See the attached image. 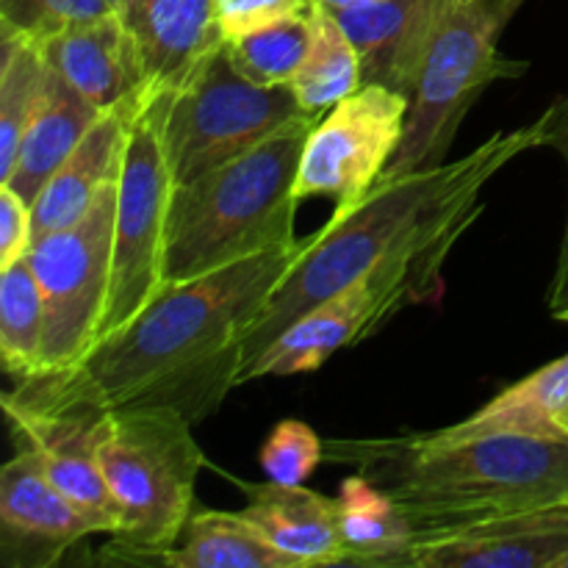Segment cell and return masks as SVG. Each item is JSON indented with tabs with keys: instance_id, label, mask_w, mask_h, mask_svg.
<instances>
[{
	"instance_id": "6da1fadb",
	"label": "cell",
	"mask_w": 568,
	"mask_h": 568,
	"mask_svg": "<svg viewBox=\"0 0 568 568\" xmlns=\"http://www.w3.org/2000/svg\"><path fill=\"white\" fill-rule=\"evenodd\" d=\"M305 239L170 283L125 327L100 338L64 372L17 381L14 394L98 414L172 408L192 425L209 419L244 369V338L297 261Z\"/></svg>"
},
{
	"instance_id": "7a4b0ae2",
	"label": "cell",
	"mask_w": 568,
	"mask_h": 568,
	"mask_svg": "<svg viewBox=\"0 0 568 568\" xmlns=\"http://www.w3.org/2000/svg\"><path fill=\"white\" fill-rule=\"evenodd\" d=\"M541 116L516 131H499L480 148L430 170L383 175L369 192L338 205L305 236L303 250L244 338V366L270 347L305 311L333 297L386 261H425L444 270L449 250L475 225L483 189L521 153L541 148Z\"/></svg>"
},
{
	"instance_id": "3957f363",
	"label": "cell",
	"mask_w": 568,
	"mask_h": 568,
	"mask_svg": "<svg viewBox=\"0 0 568 568\" xmlns=\"http://www.w3.org/2000/svg\"><path fill=\"white\" fill-rule=\"evenodd\" d=\"M325 458L353 466L422 530L568 505L566 438L460 433L331 438Z\"/></svg>"
},
{
	"instance_id": "277c9868",
	"label": "cell",
	"mask_w": 568,
	"mask_h": 568,
	"mask_svg": "<svg viewBox=\"0 0 568 568\" xmlns=\"http://www.w3.org/2000/svg\"><path fill=\"white\" fill-rule=\"evenodd\" d=\"M316 120L297 116L239 159L175 183L166 225V286L297 242L294 183Z\"/></svg>"
},
{
	"instance_id": "5b68a950",
	"label": "cell",
	"mask_w": 568,
	"mask_h": 568,
	"mask_svg": "<svg viewBox=\"0 0 568 568\" xmlns=\"http://www.w3.org/2000/svg\"><path fill=\"white\" fill-rule=\"evenodd\" d=\"M192 422L172 408H120L100 422L98 460L120 508L105 555L159 564L194 514V486L205 466Z\"/></svg>"
},
{
	"instance_id": "8992f818",
	"label": "cell",
	"mask_w": 568,
	"mask_h": 568,
	"mask_svg": "<svg viewBox=\"0 0 568 568\" xmlns=\"http://www.w3.org/2000/svg\"><path fill=\"white\" fill-rule=\"evenodd\" d=\"M527 0H466L433 39L410 98L405 136L388 175L430 170L447 161L458 128L494 81L519 78L530 61L499 53V37Z\"/></svg>"
},
{
	"instance_id": "52a82bcc",
	"label": "cell",
	"mask_w": 568,
	"mask_h": 568,
	"mask_svg": "<svg viewBox=\"0 0 568 568\" xmlns=\"http://www.w3.org/2000/svg\"><path fill=\"white\" fill-rule=\"evenodd\" d=\"M170 98L172 92L150 89L128 128L116 178L111 294L100 338L125 327L166 288V225L175 192L164 136Z\"/></svg>"
},
{
	"instance_id": "ba28073f",
	"label": "cell",
	"mask_w": 568,
	"mask_h": 568,
	"mask_svg": "<svg viewBox=\"0 0 568 568\" xmlns=\"http://www.w3.org/2000/svg\"><path fill=\"white\" fill-rule=\"evenodd\" d=\"M303 114L292 87L253 83L222 48L170 98L164 136L175 183L239 159Z\"/></svg>"
},
{
	"instance_id": "9c48e42d",
	"label": "cell",
	"mask_w": 568,
	"mask_h": 568,
	"mask_svg": "<svg viewBox=\"0 0 568 568\" xmlns=\"http://www.w3.org/2000/svg\"><path fill=\"white\" fill-rule=\"evenodd\" d=\"M116 181L78 222L31 242L44 303V375L81 364L103 331L114 266Z\"/></svg>"
},
{
	"instance_id": "30bf717a",
	"label": "cell",
	"mask_w": 568,
	"mask_h": 568,
	"mask_svg": "<svg viewBox=\"0 0 568 568\" xmlns=\"http://www.w3.org/2000/svg\"><path fill=\"white\" fill-rule=\"evenodd\" d=\"M442 288V270L425 261H386L333 297L322 300L288 325L275 342L261 349L242 369L239 386L261 377H292L314 372L327 358L349 344L386 325L399 308L422 303L427 294Z\"/></svg>"
},
{
	"instance_id": "8fae6325",
	"label": "cell",
	"mask_w": 568,
	"mask_h": 568,
	"mask_svg": "<svg viewBox=\"0 0 568 568\" xmlns=\"http://www.w3.org/2000/svg\"><path fill=\"white\" fill-rule=\"evenodd\" d=\"M410 98L403 92L364 83L311 128L300 155L297 200L331 197L349 205L364 197L397 155L405 136Z\"/></svg>"
},
{
	"instance_id": "7c38bea8",
	"label": "cell",
	"mask_w": 568,
	"mask_h": 568,
	"mask_svg": "<svg viewBox=\"0 0 568 568\" xmlns=\"http://www.w3.org/2000/svg\"><path fill=\"white\" fill-rule=\"evenodd\" d=\"M3 410L17 444L39 460L44 475L98 525L100 532L114 536L120 508L98 460L100 422L105 414L81 405L37 403L14 392L3 394Z\"/></svg>"
},
{
	"instance_id": "4fadbf2b",
	"label": "cell",
	"mask_w": 568,
	"mask_h": 568,
	"mask_svg": "<svg viewBox=\"0 0 568 568\" xmlns=\"http://www.w3.org/2000/svg\"><path fill=\"white\" fill-rule=\"evenodd\" d=\"M568 505L430 527L416 536L399 568H564Z\"/></svg>"
},
{
	"instance_id": "5bb4252c",
	"label": "cell",
	"mask_w": 568,
	"mask_h": 568,
	"mask_svg": "<svg viewBox=\"0 0 568 568\" xmlns=\"http://www.w3.org/2000/svg\"><path fill=\"white\" fill-rule=\"evenodd\" d=\"M98 525L44 475L28 449L0 469V564L50 568Z\"/></svg>"
},
{
	"instance_id": "9a60e30c",
	"label": "cell",
	"mask_w": 568,
	"mask_h": 568,
	"mask_svg": "<svg viewBox=\"0 0 568 568\" xmlns=\"http://www.w3.org/2000/svg\"><path fill=\"white\" fill-rule=\"evenodd\" d=\"M460 3L466 0H375L333 14L358 48L364 83L414 98L427 50Z\"/></svg>"
},
{
	"instance_id": "2e32d148",
	"label": "cell",
	"mask_w": 568,
	"mask_h": 568,
	"mask_svg": "<svg viewBox=\"0 0 568 568\" xmlns=\"http://www.w3.org/2000/svg\"><path fill=\"white\" fill-rule=\"evenodd\" d=\"M153 89L178 92L225 48L216 0H131L122 11Z\"/></svg>"
},
{
	"instance_id": "e0dca14e",
	"label": "cell",
	"mask_w": 568,
	"mask_h": 568,
	"mask_svg": "<svg viewBox=\"0 0 568 568\" xmlns=\"http://www.w3.org/2000/svg\"><path fill=\"white\" fill-rule=\"evenodd\" d=\"M37 44L50 70L64 78L83 98L92 100L100 111L116 109L153 89L144 75L136 42L116 11L67 28Z\"/></svg>"
},
{
	"instance_id": "ac0fdd59",
	"label": "cell",
	"mask_w": 568,
	"mask_h": 568,
	"mask_svg": "<svg viewBox=\"0 0 568 568\" xmlns=\"http://www.w3.org/2000/svg\"><path fill=\"white\" fill-rule=\"evenodd\" d=\"M148 94L150 89L116 109L103 111L100 120L89 128L81 144L33 200V239L48 236L81 220L98 203L100 194L120 178L128 128Z\"/></svg>"
},
{
	"instance_id": "d6986e66",
	"label": "cell",
	"mask_w": 568,
	"mask_h": 568,
	"mask_svg": "<svg viewBox=\"0 0 568 568\" xmlns=\"http://www.w3.org/2000/svg\"><path fill=\"white\" fill-rule=\"evenodd\" d=\"M244 491L250 503L242 516L272 547L303 568L344 566L336 499L305 486H281L272 480L244 486Z\"/></svg>"
},
{
	"instance_id": "ffe728a7",
	"label": "cell",
	"mask_w": 568,
	"mask_h": 568,
	"mask_svg": "<svg viewBox=\"0 0 568 568\" xmlns=\"http://www.w3.org/2000/svg\"><path fill=\"white\" fill-rule=\"evenodd\" d=\"M100 114L103 111L92 100L83 98L78 89H72L64 78L50 70L44 98L22 133L14 166L3 181L6 186L14 189L22 200L33 205L39 192L70 159L72 150L81 144V139L100 120Z\"/></svg>"
},
{
	"instance_id": "44dd1931",
	"label": "cell",
	"mask_w": 568,
	"mask_h": 568,
	"mask_svg": "<svg viewBox=\"0 0 568 568\" xmlns=\"http://www.w3.org/2000/svg\"><path fill=\"white\" fill-rule=\"evenodd\" d=\"M336 503L344 566L399 568L405 552L419 536L414 519L358 471L342 483Z\"/></svg>"
},
{
	"instance_id": "7402d4cb",
	"label": "cell",
	"mask_w": 568,
	"mask_h": 568,
	"mask_svg": "<svg viewBox=\"0 0 568 568\" xmlns=\"http://www.w3.org/2000/svg\"><path fill=\"white\" fill-rule=\"evenodd\" d=\"M568 410V353L499 392L469 419L453 425L460 433H514V436L564 438Z\"/></svg>"
},
{
	"instance_id": "603a6c76",
	"label": "cell",
	"mask_w": 568,
	"mask_h": 568,
	"mask_svg": "<svg viewBox=\"0 0 568 568\" xmlns=\"http://www.w3.org/2000/svg\"><path fill=\"white\" fill-rule=\"evenodd\" d=\"M170 568H303L272 547L242 514L194 510L181 541L159 558Z\"/></svg>"
},
{
	"instance_id": "cb8c5ba5",
	"label": "cell",
	"mask_w": 568,
	"mask_h": 568,
	"mask_svg": "<svg viewBox=\"0 0 568 568\" xmlns=\"http://www.w3.org/2000/svg\"><path fill=\"white\" fill-rule=\"evenodd\" d=\"M292 92L303 111L322 116L364 87L361 53L336 20V14L314 6V42L297 75L292 78Z\"/></svg>"
},
{
	"instance_id": "d4e9b609",
	"label": "cell",
	"mask_w": 568,
	"mask_h": 568,
	"mask_svg": "<svg viewBox=\"0 0 568 568\" xmlns=\"http://www.w3.org/2000/svg\"><path fill=\"white\" fill-rule=\"evenodd\" d=\"M50 67L37 42L0 31V183L14 166L17 148L48 89Z\"/></svg>"
},
{
	"instance_id": "484cf974",
	"label": "cell",
	"mask_w": 568,
	"mask_h": 568,
	"mask_svg": "<svg viewBox=\"0 0 568 568\" xmlns=\"http://www.w3.org/2000/svg\"><path fill=\"white\" fill-rule=\"evenodd\" d=\"M0 358L17 381L44 375V303L28 258L0 270Z\"/></svg>"
},
{
	"instance_id": "4316f807",
	"label": "cell",
	"mask_w": 568,
	"mask_h": 568,
	"mask_svg": "<svg viewBox=\"0 0 568 568\" xmlns=\"http://www.w3.org/2000/svg\"><path fill=\"white\" fill-rule=\"evenodd\" d=\"M311 42H314V9L227 39L225 53L233 67L253 83L288 87L303 67Z\"/></svg>"
},
{
	"instance_id": "83f0119b",
	"label": "cell",
	"mask_w": 568,
	"mask_h": 568,
	"mask_svg": "<svg viewBox=\"0 0 568 568\" xmlns=\"http://www.w3.org/2000/svg\"><path fill=\"white\" fill-rule=\"evenodd\" d=\"M109 14H114L109 0H0V31L42 42Z\"/></svg>"
},
{
	"instance_id": "f1b7e54d",
	"label": "cell",
	"mask_w": 568,
	"mask_h": 568,
	"mask_svg": "<svg viewBox=\"0 0 568 568\" xmlns=\"http://www.w3.org/2000/svg\"><path fill=\"white\" fill-rule=\"evenodd\" d=\"M325 460V444L305 422L286 419L272 427L270 438L261 447V469L272 483L303 486L316 466Z\"/></svg>"
},
{
	"instance_id": "f546056e",
	"label": "cell",
	"mask_w": 568,
	"mask_h": 568,
	"mask_svg": "<svg viewBox=\"0 0 568 568\" xmlns=\"http://www.w3.org/2000/svg\"><path fill=\"white\" fill-rule=\"evenodd\" d=\"M541 148H552L560 159L566 161L568 170V94L555 100L547 111L541 114ZM549 311L560 316L568 311V214L564 227V242L558 250V264H555L552 286H549Z\"/></svg>"
},
{
	"instance_id": "4dcf8cb0",
	"label": "cell",
	"mask_w": 568,
	"mask_h": 568,
	"mask_svg": "<svg viewBox=\"0 0 568 568\" xmlns=\"http://www.w3.org/2000/svg\"><path fill=\"white\" fill-rule=\"evenodd\" d=\"M216 9H220L222 37L227 42V39H236L255 28L283 20V17L311 11L314 0H216Z\"/></svg>"
},
{
	"instance_id": "1f68e13d",
	"label": "cell",
	"mask_w": 568,
	"mask_h": 568,
	"mask_svg": "<svg viewBox=\"0 0 568 568\" xmlns=\"http://www.w3.org/2000/svg\"><path fill=\"white\" fill-rule=\"evenodd\" d=\"M33 242V209L11 186L0 183V270L26 258Z\"/></svg>"
},
{
	"instance_id": "d6a6232c",
	"label": "cell",
	"mask_w": 568,
	"mask_h": 568,
	"mask_svg": "<svg viewBox=\"0 0 568 568\" xmlns=\"http://www.w3.org/2000/svg\"><path fill=\"white\" fill-rule=\"evenodd\" d=\"M375 3V0H314V6H322L327 11H344V9H355V6H366Z\"/></svg>"
},
{
	"instance_id": "836d02e7",
	"label": "cell",
	"mask_w": 568,
	"mask_h": 568,
	"mask_svg": "<svg viewBox=\"0 0 568 568\" xmlns=\"http://www.w3.org/2000/svg\"><path fill=\"white\" fill-rule=\"evenodd\" d=\"M109 3H111V9L116 11V14H122V11H125V6L131 3V0H109Z\"/></svg>"
},
{
	"instance_id": "e575fe53",
	"label": "cell",
	"mask_w": 568,
	"mask_h": 568,
	"mask_svg": "<svg viewBox=\"0 0 568 568\" xmlns=\"http://www.w3.org/2000/svg\"><path fill=\"white\" fill-rule=\"evenodd\" d=\"M564 438L568 442V410H566V416H564Z\"/></svg>"
},
{
	"instance_id": "d590c367",
	"label": "cell",
	"mask_w": 568,
	"mask_h": 568,
	"mask_svg": "<svg viewBox=\"0 0 568 568\" xmlns=\"http://www.w3.org/2000/svg\"><path fill=\"white\" fill-rule=\"evenodd\" d=\"M558 320H564V322H568V311H564V314L558 316Z\"/></svg>"
},
{
	"instance_id": "8d00e7d4",
	"label": "cell",
	"mask_w": 568,
	"mask_h": 568,
	"mask_svg": "<svg viewBox=\"0 0 568 568\" xmlns=\"http://www.w3.org/2000/svg\"><path fill=\"white\" fill-rule=\"evenodd\" d=\"M564 568H568V558H566V560H564Z\"/></svg>"
}]
</instances>
